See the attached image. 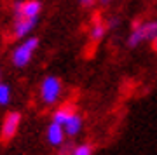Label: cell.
Listing matches in <instances>:
<instances>
[{
  "label": "cell",
  "instance_id": "cell-13",
  "mask_svg": "<svg viewBox=\"0 0 157 155\" xmlns=\"http://www.w3.org/2000/svg\"><path fill=\"white\" fill-rule=\"evenodd\" d=\"M73 152V145L72 143H67V141H63L59 145V155H72Z\"/></svg>",
  "mask_w": 157,
  "mask_h": 155
},
{
  "label": "cell",
  "instance_id": "cell-15",
  "mask_svg": "<svg viewBox=\"0 0 157 155\" xmlns=\"http://www.w3.org/2000/svg\"><path fill=\"white\" fill-rule=\"evenodd\" d=\"M152 49L157 52V37H154V39H152Z\"/></svg>",
  "mask_w": 157,
  "mask_h": 155
},
{
  "label": "cell",
  "instance_id": "cell-7",
  "mask_svg": "<svg viewBox=\"0 0 157 155\" xmlns=\"http://www.w3.org/2000/svg\"><path fill=\"white\" fill-rule=\"evenodd\" d=\"M65 138H67V134H65L63 126L52 120L49 124V127H47V141H49L52 146H59V145L65 141Z\"/></svg>",
  "mask_w": 157,
  "mask_h": 155
},
{
  "label": "cell",
  "instance_id": "cell-17",
  "mask_svg": "<svg viewBox=\"0 0 157 155\" xmlns=\"http://www.w3.org/2000/svg\"><path fill=\"white\" fill-rule=\"evenodd\" d=\"M103 2H108V0H103Z\"/></svg>",
  "mask_w": 157,
  "mask_h": 155
},
{
  "label": "cell",
  "instance_id": "cell-9",
  "mask_svg": "<svg viewBox=\"0 0 157 155\" xmlns=\"http://www.w3.org/2000/svg\"><path fill=\"white\" fill-rule=\"evenodd\" d=\"M105 32H107V25L100 19V16H96L93 19V26H91V42H100L103 37H105Z\"/></svg>",
  "mask_w": 157,
  "mask_h": 155
},
{
  "label": "cell",
  "instance_id": "cell-2",
  "mask_svg": "<svg viewBox=\"0 0 157 155\" xmlns=\"http://www.w3.org/2000/svg\"><path fill=\"white\" fill-rule=\"evenodd\" d=\"M154 37H157V21L136 23L133 33L129 35V39H128V45L129 47H136L143 40H152Z\"/></svg>",
  "mask_w": 157,
  "mask_h": 155
},
{
  "label": "cell",
  "instance_id": "cell-3",
  "mask_svg": "<svg viewBox=\"0 0 157 155\" xmlns=\"http://www.w3.org/2000/svg\"><path fill=\"white\" fill-rule=\"evenodd\" d=\"M61 94V80L58 77H45L40 84V98L45 105H54Z\"/></svg>",
  "mask_w": 157,
  "mask_h": 155
},
{
  "label": "cell",
  "instance_id": "cell-5",
  "mask_svg": "<svg viewBox=\"0 0 157 155\" xmlns=\"http://www.w3.org/2000/svg\"><path fill=\"white\" fill-rule=\"evenodd\" d=\"M40 11H42V4L39 0L14 2V6H12L14 19H17V17H39Z\"/></svg>",
  "mask_w": 157,
  "mask_h": 155
},
{
  "label": "cell",
  "instance_id": "cell-12",
  "mask_svg": "<svg viewBox=\"0 0 157 155\" xmlns=\"http://www.w3.org/2000/svg\"><path fill=\"white\" fill-rule=\"evenodd\" d=\"M72 155H93V146L89 143L78 145V146H73Z\"/></svg>",
  "mask_w": 157,
  "mask_h": 155
},
{
  "label": "cell",
  "instance_id": "cell-16",
  "mask_svg": "<svg viewBox=\"0 0 157 155\" xmlns=\"http://www.w3.org/2000/svg\"><path fill=\"white\" fill-rule=\"evenodd\" d=\"M0 82H2V72H0Z\"/></svg>",
  "mask_w": 157,
  "mask_h": 155
},
{
  "label": "cell",
  "instance_id": "cell-1",
  "mask_svg": "<svg viewBox=\"0 0 157 155\" xmlns=\"http://www.w3.org/2000/svg\"><path fill=\"white\" fill-rule=\"evenodd\" d=\"M37 47H39V39L37 37H25L21 44L12 51V65L17 68H25L32 61Z\"/></svg>",
  "mask_w": 157,
  "mask_h": 155
},
{
  "label": "cell",
  "instance_id": "cell-14",
  "mask_svg": "<svg viewBox=\"0 0 157 155\" xmlns=\"http://www.w3.org/2000/svg\"><path fill=\"white\" fill-rule=\"evenodd\" d=\"M94 4V0H80V6L82 7H91Z\"/></svg>",
  "mask_w": 157,
  "mask_h": 155
},
{
  "label": "cell",
  "instance_id": "cell-4",
  "mask_svg": "<svg viewBox=\"0 0 157 155\" xmlns=\"http://www.w3.org/2000/svg\"><path fill=\"white\" fill-rule=\"evenodd\" d=\"M19 126H21V113L19 112H9L4 117L2 127H0V138H2V141H11L16 136Z\"/></svg>",
  "mask_w": 157,
  "mask_h": 155
},
{
  "label": "cell",
  "instance_id": "cell-11",
  "mask_svg": "<svg viewBox=\"0 0 157 155\" xmlns=\"http://www.w3.org/2000/svg\"><path fill=\"white\" fill-rule=\"evenodd\" d=\"M9 101H11V87L0 82V106H6Z\"/></svg>",
  "mask_w": 157,
  "mask_h": 155
},
{
  "label": "cell",
  "instance_id": "cell-6",
  "mask_svg": "<svg viewBox=\"0 0 157 155\" xmlns=\"http://www.w3.org/2000/svg\"><path fill=\"white\" fill-rule=\"evenodd\" d=\"M39 21V17H17L14 19V28H12V35L16 37V39L23 40L25 37H28L30 32L35 28Z\"/></svg>",
  "mask_w": 157,
  "mask_h": 155
},
{
  "label": "cell",
  "instance_id": "cell-10",
  "mask_svg": "<svg viewBox=\"0 0 157 155\" xmlns=\"http://www.w3.org/2000/svg\"><path fill=\"white\" fill-rule=\"evenodd\" d=\"M75 106L72 105V103H67V105H61L59 108H58L56 112H54V115H52V120L58 122V124H65V120H67L68 117L72 115V113H75Z\"/></svg>",
  "mask_w": 157,
  "mask_h": 155
},
{
  "label": "cell",
  "instance_id": "cell-8",
  "mask_svg": "<svg viewBox=\"0 0 157 155\" xmlns=\"http://www.w3.org/2000/svg\"><path fill=\"white\" fill-rule=\"evenodd\" d=\"M63 129H65V134H67V136H70V138L77 136V134L82 131V117L78 115L77 112H75V113H72V115L65 120Z\"/></svg>",
  "mask_w": 157,
  "mask_h": 155
}]
</instances>
